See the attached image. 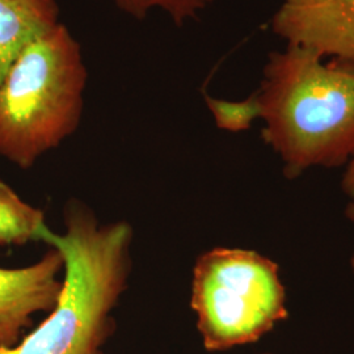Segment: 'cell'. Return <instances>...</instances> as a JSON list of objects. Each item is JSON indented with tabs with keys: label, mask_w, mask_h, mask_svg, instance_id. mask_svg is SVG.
<instances>
[{
	"label": "cell",
	"mask_w": 354,
	"mask_h": 354,
	"mask_svg": "<svg viewBox=\"0 0 354 354\" xmlns=\"http://www.w3.org/2000/svg\"><path fill=\"white\" fill-rule=\"evenodd\" d=\"M322 59L289 45L273 51L253 93L266 124L263 140L290 180L310 168L346 165L354 156V64Z\"/></svg>",
	"instance_id": "cell-1"
},
{
	"label": "cell",
	"mask_w": 354,
	"mask_h": 354,
	"mask_svg": "<svg viewBox=\"0 0 354 354\" xmlns=\"http://www.w3.org/2000/svg\"><path fill=\"white\" fill-rule=\"evenodd\" d=\"M64 235L44 241L64 253V288L48 317L0 354H104L113 333L114 307L127 286L133 230L124 221L100 223L79 201L67 203Z\"/></svg>",
	"instance_id": "cell-2"
},
{
	"label": "cell",
	"mask_w": 354,
	"mask_h": 354,
	"mask_svg": "<svg viewBox=\"0 0 354 354\" xmlns=\"http://www.w3.org/2000/svg\"><path fill=\"white\" fill-rule=\"evenodd\" d=\"M88 71L64 26L28 44L0 80V156L21 169L79 127Z\"/></svg>",
	"instance_id": "cell-3"
},
{
	"label": "cell",
	"mask_w": 354,
	"mask_h": 354,
	"mask_svg": "<svg viewBox=\"0 0 354 354\" xmlns=\"http://www.w3.org/2000/svg\"><path fill=\"white\" fill-rule=\"evenodd\" d=\"M190 307L207 352L257 342L289 317L279 264L243 248L216 247L198 256Z\"/></svg>",
	"instance_id": "cell-4"
},
{
	"label": "cell",
	"mask_w": 354,
	"mask_h": 354,
	"mask_svg": "<svg viewBox=\"0 0 354 354\" xmlns=\"http://www.w3.org/2000/svg\"><path fill=\"white\" fill-rule=\"evenodd\" d=\"M272 30L289 46L354 64V0H282Z\"/></svg>",
	"instance_id": "cell-5"
},
{
	"label": "cell",
	"mask_w": 354,
	"mask_h": 354,
	"mask_svg": "<svg viewBox=\"0 0 354 354\" xmlns=\"http://www.w3.org/2000/svg\"><path fill=\"white\" fill-rule=\"evenodd\" d=\"M64 257L51 247L26 268H0V348H12L37 313H50L64 288Z\"/></svg>",
	"instance_id": "cell-6"
},
{
	"label": "cell",
	"mask_w": 354,
	"mask_h": 354,
	"mask_svg": "<svg viewBox=\"0 0 354 354\" xmlns=\"http://www.w3.org/2000/svg\"><path fill=\"white\" fill-rule=\"evenodd\" d=\"M57 0H0V80L28 44L59 26Z\"/></svg>",
	"instance_id": "cell-7"
},
{
	"label": "cell",
	"mask_w": 354,
	"mask_h": 354,
	"mask_svg": "<svg viewBox=\"0 0 354 354\" xmlns=\"http://www.w3.org/2000/svg\"><path fill=\"white\" fill-rule=\"evenodd\" d=\"M48 230L42 210L26 203L0 180V245L44 241Z\"/></svg>",
	"instance_id": "cell-8"
},
{
	"label": "cell",
	"mask_w": 354,
	"mask_h": 354,
	"mask_svg": "<svg viewBox=\"0 0 354 354\" xmlns=\"http://www.w3.org/2000/svg\"><path fill=\"white\" fill-rule=\"evenodd\" d=\"M213 0H114L124 12L143 20L153 8L168 13L177 26H184L188 20H194Z\"/></svg>",
	"instance_id": "cell-9"
},
{
	"label": "cell",
	"mask_w": 354,
	"mask_h": 354,
	"mask_svg": "<svg viewBox=\"0 0 354 354\" xmlns=\"http://www.w3.org/2000/svg\"><path fill=\"white\" fill-rule=\"evenodd\" d=\"M206 102L214 115L216 127L223 130L243 131L250 129L253 121L259 118V108L253 93L241 102H226L206 96Z\"/></svg>",
	"instance_id": "cell-10"
},
{
	"label": "cell",
	"mask_w": 354,
	"mask_h": 354,
	"mask_svg": "<svg viewBox=\"0 0 354 354\" xmlns=\"http://www.w3.org/2000/svg\"><path fill=\"white\" fill-rule=\"evenodd\" d=\"M342 189L351 200H354V156L345 167L342 178Z\"/></svg>",
	"instance_id": "cell-11"
},
{
	"label": "cell",
	"mask_w": 354,
	"mask_h": 354,
	"mask_svg": "<svg viewBox=\"0 0 354 354\" xmlns=\"http://www.w3.org/2000/svg\"><path fill=\"white\" fill-rule=\"evenodd\" d=\"M345 216L354 223V200H352L351 203L346 205V207H345ZM351 269H352V272H353L354 274V253L353 256H352V259H351Z\"/></svg>",
	"instance_id": "cell-12"
},
{
	"label": "cell",
	"mask_w": 354,
	"mask_h": 354,
	"mask_svg": "<svg viewBox=\"0 0 354 354\" xmlns=\"http://www.w3.org/2000/svg\"><path fill=\"white\" fill-rule=\"evenodd\" d=\"M259 354H274V353H269V352H264V353H259Z\"/></svg>",
	"instance_id": "cell-13"
}]
</instances>
